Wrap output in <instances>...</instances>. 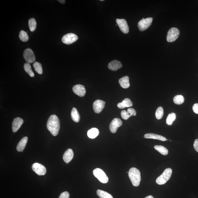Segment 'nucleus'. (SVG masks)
<instances>
[{
	"instance_id": "18",
	"label": "nucleus",
	"mask_w": 198,
	"mask_h": 198,
	"mask_svg": "<svg viewBox=\"0 0 198 198\" xmlns=\"http://www.w3.org/2000/svg\"><path fill=\"white\" fill-rule=\"evenodd\" d=\"M133 105V104L131 100L128 98L125 99L121 102L118 103L117 106L119 109H123L127 107H130Z\"/></svg>"
},
{
	"instance_id": "28",
	"label": "nucleus",
	"mask_w": 198,
	"mask_h": 198,
	"mask_svg": "<svg viewBox=\"0 0 198 198\" xmlns=\"http://www.w3.org/2000/svg\"><path fill=\"white\" fill-rule=\"evenodd\" d=\"M19 37L21 41L24 42H27L29 39V36L27 33L23 30H21L20 32Z\"/></svg>"
},
{
	"instance_id": "39",
	"label": "nucleus",
	"mask_w": 198,
	"mask_h": 198,
	"mask_svg": "<svg viewBox=\"0 0 198 198\" xmlns=\"http://www.w3.org/2000/svg\"><path fill=\"white\" fill-rule=\"evenodd\" d=\"M101 1H104V0H100Z\"/></svg>"
},
{
	"instance_id": "21",
	"label": "nucleus",
	"mask_w": 198,
	"mask_h": 198,
	"mask_svg": "<svg viewBox=\"0 0 198 198\" xmlns=\"http://www.w3.org/2000/svg\"><path fill=\"white\" fill-rule=\"evenodd\" d=\"M87 135L89 138L94 139L97 137L99 134V130L97 128H93L87 132Z\"/></svg>"
},
{
	"instance_id": "35",
	"label": "nucleus",
	"mask_w": 198,
	"mask_h": 198,
	"mask_svg": "<svg viewBox=\"0 0 198 198\" xmlns=\"http://www.w3.org/2000/svg\"><path fill=\"white\" fill-rule=\"evenodd\" d=\"M193 110L196 114H198V104L196 103L193 106Z\"/></svg>"
},
{
	"instance_id": "32",
	"label": "nucleus",
	"mask_w": 198,
	"mask_h": 198,
	"mask_svg": "<svg viewBox=\"0 0 198 198\" xmlns=\"http://www.w3.org/2000/svg\"><path fill=\"white\" fill-rule=\"evenodd\" d=\"M122 118L124 120H127L129 118H130L131 116H130V114L127 111H125V110H123L121 112V113Z\"/></svg>"
},
{
	"instance_id": "26",
	"label": "nucleus",
	"mask_w": 198,
	"mask_h": 198,
	"mask_svg": "<svg viewBox=\"0 0 198 198\" xmlns=\"http://www.w3.org/2000/svg\"><path fill=\"white\" fill-rule=\"evenodd\" d=\"M37 25V22L35 18H31L29 20L28 26L31 31L34 32L35 31Z\"/></svg>"
},
{
	"instance_id": "10",
	"label": "nucleus",
	"mask_w": 198,
	"mask_h": 198,
	"mask_svg": "<svg viewBox=\"0 0 198 198\" xmlns=\"http://www.w3.org/2000/svg\"><path fill=\"white\" fill-rule=\"evenodd\" d=\"M32 169L39 175H44L46 172L45 167L38 163H34L32 166Z\"/></svg>"
},
{
	"instance_id": "29",
	"label": "nucleus",
	"mask_w": 198,
	"mask_h": 198,
	"mask_svg": "<svg viewBox=\"0 0 198 198\" xmlns=\"http://www.w3.org/2000/svg\"><path fill=\"white\" fill-rule=\"evenodd\" d=\"M173 100L175 104L181 105L184 102L185 99L182 95H177L174 97Z\"/></svg>"
},
{
	"instance_id": "6",
	"label": "nucleus",
	"mask_w": 198,
	"mask_h": 198,
	"mask_svg": "<svg viewBox=\"0 0 198 198\" xmlns=\"http://www.w3.org/2000/svg\"><path fill=\"white\" fill-rule=\"evenodd\" d=\"M153 21V18H149L145 19L142 18L138 22V27L139 30L143 31L147 30L150 26Z\"/></svg>"
},
{
	"instance_id": "7",
	"label": "nucleus",
	"mask_w": 198,
	"mask_h": 198,
	"mask_svg": "<svg viewBox=\"0 0 198 198\" xmlns=\"http://www.w3.org/2000/svg\"><path fill=\"white\" fill-rule=\"evenodd\" d=\"M78 39V37L76 34L73 33H69L63 36L62 38V41L63 44L69 45L74 43Z\"/></svg>"
},
{
	"instance_id": "8",
	"label": "nucleus",
	"mask_w": 198,
	"mask_h": 198,
	"mask_svg": "<svg viewBox=\"0 0 198 198\" xmlns=\"http://www.w3.org/2000/svg\"><path fill=\"white\" fill-rule=\"evenodd\" d=\"M23 56L24 58L27 63H32L35 61V57L34 52L30 48L25 50L24 52Z\"/></svg>"
},
{
	"instance_id": "11",
	"label": "nucleus",
	"mask_w": 198,
	"mask_h": 198,
	"mask_svg": "<svg viewBox=\"0 0 198 198\" xmlns=\"http://www.w3.org/2000/svg\"><path fill=\"white\" fill-rule=\"evenodd\" d=\"M122 124H123V123L120 118H115L113 119L110 124V131L113 133H116L118 127L121 126Z\"/></svg>"
},
{
	"instance_id": "23",
	"label": "nucleus",
	"mask_w": 198,
	"mask_h": 198,
	"mask_svg": "<svg viewBox=\"0 0 198 198\" xmlns=\"http://www.w3.org/2000/svg\"><path fill=\"white\" fill-rule=\"evenodd\" d=\"M154 148L163 155H167L168 153V149L164 146L161 145H156Z\"/></svg>"
},
{
	"instance_id": "4",
	"label": "nucleus",
	"mask_w": 198,
	"mask_h": 198,
	"mask_svg": "<svg viewBox=\"0 0 198 198\" xmlns=\"http://www.w3.org/2000/svg\"><path fill=\"white\" fill-rule=\"evenodd\" d=\"M93 174L101 183H106L109 181V179L105 173L100 168H97L94 169L93 171Z\"/></svg>"
},
{
	"instance_id": "30",
	"label": "nucleus",
	"mask_w": 198,
	"mask_h": 198,
	"mask_svg": "<svg viewBox=\"0 0 198 198\" xmlns=\"http://www.w3.org/2000/svg\"><path fill=\"white\" fill-rule=\"evenodd\" d=\"M33 67L35 71L39 74H42L43 69L42 65L41 63L38 62H36L33 64Z\"/></svg>"
},
{
	"instance_id": "27",
	"label": "nucleus",
	"mask_w": 198,
	"mask_h": 198,
	"mask_svg": "<svg viewBox=\"0 0 198 198\" xmlns=\"http://www.w3.org/2000/svg\"><path fill=\"white\" fill-rule=\"evenodd\" d=\"M24 69L26 72L31 77H34L35 76L34 73L31 69V67L30 63H25L24 65Z\"/></svg>"
},
{
	"instance_id": "22",
	"label": "nucleus",
	"mask_w": 198,
	"mask_h": 198,
	"mask_svg": "<svg viewBox=\"0 0 198 198\" xmlns=\"http://www.w3.org/2000/svg\"><path fill=\"white\" fill-rule=\"evenodd\" d=\"M71 118L74 122L78 123L80 121V116L76 108H73L71 113Z\"/></svg>"
},
{
	"instance_id": "19",
	"label": "nucleus",
	"mask_w": 198,
	"mask_h": 198,
	"mask_svg": "<svg viewBox=\"0 0 198 198\" xmlns=\"http://www.w3.org/2000/svg\"><path fill=\"white\" fill-rule=\"evenodd\" d=\"M28 140V138L27 137L23 138L21 140L17 145L16 148L17 151L19 152H21L23 151L26 145Z\"/></svg>"
},
{
	"instance_id": "25",
	"label": "nucleus",
	"mask_w": 198,
	"mask_h": 198,
	"mask_svg": "<svg viewBox=\"0 0 198 198\" xmlns=\"http://www.w3.org/2000/svg\"><path fill=\"white\" fill-rule=\"evenodd\" d=\"M97 195L100 198H113L111 194L99 189L97 190Z\"/></svg>"
},
{
	"instance_id": "34",
	"label": "nucleus",
	"mask_w": 198,
	"mask_h": 198,
	"mask_svg": "<svg viewBox=\"0 0 198 198\" xmlns=\"http://www.w3.org/2000/svg\"><path fill=\"white\" fill-rule=\"evenodd\" d=\"M59 198H70V194L68 192H64L60 194Z\"/></svg>"
},
{
	"instance_id": "38",
	"label": "nucleus",
	"mask_w": 198,
	"mask_h": 198,
	"mask_svg": "<svg viewBox=\"0 0 198 198\" xmlns=\"http://www.w3.org/2000/svg\"><path fill=\"white\" fill-rule=\"evenodd\" d=\"M144 198H154V197H153V196L151 195H150L149 196H147V197H146Z\"/></svg>"
},
{
	"instance_id": "14",
	"label": "nucleus",
	"mask_w": 198,
	"mask_h": 198,
	"mask_svg": "<svg viewBox=\"0 0 198 198\" xmlns=\"http://www.w3.org/2000/svg\"><path fill=\"white\" fill-rule=\"evenodd\" d=\"M122 67V65L121 62L116 60L110 62L108 65L109 69L113 71H116Z\"/></svg>"
},
{
	"instance_id": "5",
	"label": "nucleus",
	"mask_w": 198,
	"mask_h": 198,
	"mask_svg": "<svg viewBox=\"0 0 198 198\" xmlns=\"http://www.w3.org/2000/svg\"><path fill=\"white\" fill-rule=\"evenodd\" d=\"M180 34V31L178 28H172L168 32L167 36V41L169 42H174L178 38Z\"/></svg>"
},
{
	"instance_id": "3",
	"label": "nucleus",
	"mask_w": 198,
	"mask_h": 198,
	"mask_svg": "<svg viewBox=\"0 0 198 198\" xmlns=\"http://www.w3.org/2000/svg\"><path fill=\"white\" fill-rule=\"evenodd\" d=\"M172 172L173 171L171 168H166L163 174L157 178L156 183L159 185H164L171 178Z\"/></svg>"
},
{
	"instance_id": "37",
	"label": "nucleus",
	"mask_w": 198,
	"mask_h": 198,
	"mask_svg": "<svg viewBox=\"0 0 198 198\" xmlns=\"http://www.w3.org/2000/svg\"><path fill=\"white\" fill-rule=\"evenodd\" d=\"M58 1L59 2L61 3L62 4H64L66 1H65V0H58Z\"/></svg>"
},
{
	"instance_id": "1",
	"label": "nucleus",
	"mask_w": 198,
	"mask_h": 198,
	"mask_svg": "<svg viewBox=\"0 0 198 198\" xmlns=\"http://www.w3.org/2000/svg\"><path fill=\"white\" fill-rule=\"evenodd\" d=\"M47 127L53 136H56L58 135L60 128V121L56 115H53L49 117L47 122Z\"/></svg>"
},
{
	"instance_id": "33",
	"label": "nucleus",
	"mask_w": 198,
	"mask_h": 198,
	"mask_svg": "<svg viewBox=\"0 0 198 198\" xmlns=\"http://www.w3.org/2000/svg\"><path fill=\"white\" fill-rule=\"evenodd\" d=\"M127 112L131 116H135L136 115L137 112L133 108H130L127 109Z\"/></svg>"
},
{
	"instance_id": "36",
	"label": "nucleus",
	"mask_w": 198,
	"mask_h": 198,
	"mask_svg": "<svg viewBox=\"0 0 198 198\" xmlns=\"http://www.w3.org/2000/svg\"><path fill=\"white\" fill-rule=\"evenodd\" d=\"M193 146L194 149L198 152V139H196L194 141Z\"/></svg>"
},
{
	"instance_id": "15",
	"label": "nucleus",
	"mask_w": 198,
	"mask_h": 198,
	"mask_svg": "<svg viewBox=\"0 0 198 198\" xmlns=\"http://www.w3.org/2000/svg\"><path fill=\"white\" fill-rule=\"evenodd\" d=\"M23 122V119L19 117L15 118L12 124L13 131L15 132L18 131L21 127Z\"/></svg>"
},
{
	"instance_id": "9",
	"label": "nucleus",
	"mask_w": 198,
	"mask_h": 198,
	"mask_svg": "<svg viewBox=\"0 0 198 198\" xmlns=\"http://www.w3.org/2000/svg\"><path fill=\"white\" fill-rule=\"evenodd\" d=\"M116 22L122 32L125 34L128 33L129 27L126 20L124 19H116Z\"/></svg>"
},
{
	"instance_id": "13",
	"label": "nucleus",
	"mask_w": 198,
	"mask_h": 198,
	"mask_svg": "<svg viewBox=\"0 0 198 198\" xmlns=\"http://www.w3.org/2000/svg\"><path fill=\"white\" fill-rule=\"evenodd\" d=\"M73 92L77 95L80 97H83L86 94V89L85 87L81 84H77L73 87Z\"/></svg>"
},
{
	"instance_id": "16",
	"label": "nucleus",
	"mask_w": 198,
	"mask_h": 198,
	"mask_svg": "<svg viewBox=\"0 0 198 198\" xmlns=\"http://www.w3.org/2000/svg\"><path fill=\"white\" fill-rule=\"evenodd\" d=\"M74 153L72 149H69L65 151L63 156V161L67 164H68L73 159Z\"/></svg>"
},
{
	"instance_id": "17",
	"label": "nucleus",
	"mask_w": 198,
	"mask_h": 198,
	"mask_svg": "<svg viewBox=\"0 0 198 198\" xmlns=\"http://www.w3.org/2000/svg\"><path fill=\"white\" fill-rule=\"evenodd\" d=\"M144 138H145L157 139V140L163 141H165L167 140V139L166 138L162 136L154 134H146L144 135Z\"/></svg>"
},
{
	"instance_id": "20",
	"label": "nucleus",
	"mask_w": 198,
	"mask_h": 198,
	"mask_svg": "<svg viewBox=\"0 0 198 198\" xmlns=\"http://www.w3.org/2000/svg\"><path fill=\"white\" fill-rule=\"evenodd\" d=\"M121 86L124 89H127L130 87V83H129V78L128 76H124L120 78L119 80Z\"/></svg>"
},
{
	"instance_id": "12",
	"label": "nucleus",
	"mask_w": 198,
	"mask_h": 198,
	"mask_svg": "<svg viewBox=\"0 0 198 198\" xmlns=\"http://www.w3.org/2000/svg\"><path fill=\"white\" fill-rule=\"evenodd\" d=\"M105 101L101 100H97L94 102L93 104V109L94 111L96 113H99L102 111L104 109L105 106Z\"/></svg>"
},
{
	"instance_id": "24",
	"label": "nucleus",
	"mask_w": 198,
	"mask_h": 198,
	"mask_svg": "<svg viewBox=\"0 0 198 198\" xmlns=\"http://www.w3.org/2000/svg\"><path fill=\"white\" fill-rule=\"evenodd\" d=\"M176 118V115L175 113H172L168 115L166 119V123L169 125H173V122Z\"/></svg>"
},
{
	"instance_id": "2",
	"label": "nucleus",
	"mask_w": 198,
	"mask_h": 198,
	"mask_svg": "<svg viewBox=\"0 0 198 198\" xmlns=\"http://www.w3.org/2000/svg\"><path fill=\"white\" fill-rule=\"evenodd\" d=\"M128 174L132 185L134 187H138L141 181V173L139 170L137 168L132 167L129 170Z\"/></svg>"
},
{
	"instance_id": "31",
	"label": "nucleus",
	"mask_w": 198,
	"mask_h": 198,
	"mask_svg": "<svg viewBox=\"0 0 198 198\" xmlns=\"http://www.w3.org/2000/svg\"><path fill=\"white\" fill-rule=\"evenodd\" d=\"M164 115V110L163 108L161 106L158 107L157 109L155 115L156 118L158 120L161 119L163 118Z\"/></svg>"
}]
</instances>
